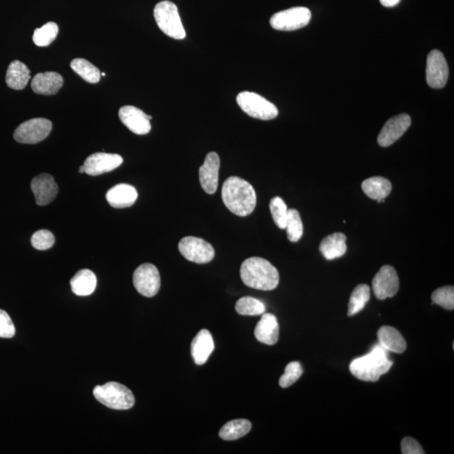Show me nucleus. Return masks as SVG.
Listing matches in <instances>:
<instances>
[{"label":"nucleus","instance_id":"obj_37","mask_svg":"<svg viewBox=\"0 0 454 454\" xmlns=\"http://www.w3.org/2000/svg\"><path fill=\"white\" fill-rule=\"evenodd\" d=\"M15 334V327L7 312L0 310V338H11Z\"/></svg>","mask_w":454,"mask_h":454},{"label":"nucleus","instance_id":"obj_2","mask_svg":"<svg viewBox=\"0 0 454 454\" xmlns=\"http://www.w3.org/2000/svg\"><path fill=\"white\" fill-rule=\"evenodd\" d=\"M241 279L246 286L259 290H273L279 283V272L265 258L253 257L246 259L240 269Z\"/></svg>","mask_w":454,"mask_h":454},{"label":"nucleus","instance_id":"obj_16","mask_svg":"<svg viewBox=\"0 0 454 454\" xmlns=\"http://www.w3.org/2000/svg\"><path fill=\"white\" fill-rule=\"evenodd\" d=\"M219 170L220 157L217 152L208 154L204 164L198 170V177L201 187L205 193L213 194L217 192L219 183Z\"/></svg>","mask_w":454,"mask_h":454},{"label":"nucleus","instance_id":"obj_26","mask_svg":"<svg viewBox=\"0 0 454 454\" xmlns=\"http://www.w3.org/2000/svg\"><path fill=\"white\" fill-rule=\"evenodd\" d=\"M72 292L79 297H88L94 293L97 285V278L91 270L82 269L78 272L70 281Z\"/></svg>","mask_w":454,"mask_h":454},{"label":"nucleus","instance_id":"obj_29","mask_svg":"<svg viewBox=\"0 0 454 454\" xmlns=\"http://www.w3.org/2000/svg\"><path fill=\"white\" fill-rule=\"evenodd\" d=\"M370 299V288L367 285H359L355 288L348 303V316L358 314L363 310Z\"/></svg>","mask_w":454,"mask_h":454},{"label":"nucleus","instance_id":"obj_15","mask_svg":"<svg viewBox=\"0 0 454 454\" xmlns=\"http://www.w3.org/2000/svg\"><path fill=\"white\" fill-rule=\"evenodd\" d=\"M119 117L121 123L136 135H146L151 131L152 125L150 120L152 119V117L147 115L139 108L132 107V105L121 107L119 111Z\"/></svg>","mask_w":454,"mask_h":454},{"label":"nucleus","instance_id":"obj_18","mask_svg":"<svg viewBox=\"0 0 454 454\" xmlns=\"http://www.w3.org/2000/svg\"><path fill=\"white\" fill-rule=\"evenodd\" d=\"M63 85L62 75L56 72H40L31 81V88L36 94L54 95Z\"/></svg>","mask_w":454,"mask_h":454},{"label":"nucleus","instance_id":"obj_41","mask_svg":"<svg viewBox=\"0 0 454 454\" xmlns=\"http://www.w3.org/2000/svg\"><path fill=\"white\" fill-rule=\"evenodd\" d=\"M101 75H102V76H105V75H105V72H102V74H101Z\"/></svg>","mask_w":454,"mask_h":454},{"label":"nucleus","instance_id":"obj_35","mask_svg":"<svg viewBox=\"0 0 454 454\" xmlns=\"http://www.w3.org/2000/svg\"><path fill=\"white\" fill-rule=\"evenodd\" d=\"M303 374L302 364L299 362H291L288 363L285 368V374L279 379V385L282 388H288L297 382Z\"/></svg>","mask_w":454,"mask_h":454},{"label":"nucleus","instance_id":"obj_36","mask_svg":"<svg viewBox=\"0 0 454 454\" xmlns=\"http://www.w3.org/2000/svg\"><path fill=\"white\" fill-rule=\"evenodd\" d=\"M34 249L43 251L50 249L55 243V237L49 230H40L33 234L31 239Z\"/></svg>","mask_w":454,"mask_h":454},{"label":"nucleus","instance_id":"obj_34","mask_svg":"<svg viewBox=\"0 0 454 454\" xmlns=\"http://www.w3.org/2000/svg\"><path fill=\"white\" fill-rule=\"evenodd\" d=\"M433 304H437L446 310L453 311L454 308L453 286L441 287L432 295Z\"/></svg>","mask_w":454,"mask_h":454},{"label":"nucleus","instance_id":"obj_19","mask_svg":"<svg viewBox=\"0 0 454 454\" xmlns=\"http://www.w3.org/2000/svg\"><path fill=\"white\" fill-rule=\"evenodd\" d=\"M255 338L266 345H274L279 340V325L276 316L263 313L254 330Z\"/></svg>","mask_w":454,"mask_h":454},{"label":"nucleus","instance_id":"obj_20","mask_svg":"<svg viewBox=\"0 0 454 454\" xmlns=\"http://www.w3.org/2000/svg\"><path fill=\"white\" fill-rule=\"evenodd\" d=\"M214 350V344L212 334L206 329L198 331L191 343V355L194 363L197 366H203L208 362Z\"/></svg>","mask_w":454,"mask_h":454},{"label":"nucleus","instance_id":"obj_17","mask_svg":"<svg viewBox=\"0 0 454 454\" xmlns=\"http://www.w3.org/2000/svg\"><path fill=\"white\" fill-rule=\"evenodd\" d=\"M31 188L34 194L36 204L40 206L50 204L58 193V186L54 178L48 173L36 176L31 181Z\"/></svg>","mask_w":454,"mask_h":454},{"label":"nucleus","instance_id":"obj_6","mask_svg":"<svg viewBox=\"0 0 454 454\" xmlns=\"http://www.w3.org/2000/svg\"><path fill=\"white\" fill-rule=\"evenodd\" d=\"M237 102L243 111L255 119L270 120L279 115L278 108L256 93L242 92L237 97Z\"/></svg>","mask_w":454,"mask_h":454},{"label":"nucleus","instance_id":"obj_38","mask_svg":"<svg viewBox=\"0 0 454 454\" xmlns=\"http://www.w3.org/2000/svg\"><path fill=\"white\" fill-rule=\"evenodd\" d=\"M401 453L403 454H424L425 451L418 441L413 437H405L401 441Z\"/></svg>","mask_w":454,"mask_h":454},{"label":"nucleus","instance_id":"obj_10","mask_svg":"<svg viewBox=\"0 0 454 454\" xmlns=\"http://www.w3.org/2000/svg\"><path fill=\"white\" fill-rule=\"evenodd\" d=\"M133 283L137 292L143 297H155L161 287L159 272L152 263H144L134 272Z\"/></svg>","mask_w":454,"mask_h":454},{"label":"nucleus","instance_id":"obj_28","mask_svg":"<svg viewBox=\"0 0 454 454\" xmlns=\"http://www.w3.org/2000/svg\"><path fill=\"white\" fill-rule=\"evenodd\" d=\"M71 68L81 78L89 84H97L100 82L101 72L98 68L89 63L84 58H76L72 60L70 64Z\"/></svg>","mask_w":454,"mask_h":454},{"label":"nucleus","instance_id":"obj_31","mask_svg":"<svg viewBox=\"0 0 454 454\" xmlns=\"http://www.w3.org/2000/svg\"><path fill=\"white\" fill-rule=\"evenodd\" d=\"M288 239L292 242H297L303 236V223L297 210H288L285 226Z\"/></svg>","mask_w":454,"mask_h":454},{"label":"nucleus","instance_id":"obj_21","mask_svg":"<svg viewBox=\"0 0 454 454\" xmlns=\"http://www.w3.org/2000/svg\"><path fill=\"white\" fill-rule=\"evenodd\" d=\"M139 197L136 189L127 184L114 186L107 194V200L114 208H127L135 204Z\"/></svg>","mask_w":454,"mask_h":454},{"label":"nucleus","instance_id":"obj_1","mask_svg":"<svg viewBox=\"0 0 454 454\" xmlns=\"http://www.w3.org/2000/svg\"><path fill=\"white\" fill-rule=\"evenodd\" d=\"M222 201L230 212L245 217L253 212L257 196L252 185L239 177H230L223 184Z\"/></svg>","mask_w":454,"mask_h":454},{"label":"nucleus","instance_id":"obj_30","mask_svg":"<svg viewBox=\"0 0 454 454\" xmlns=\"http://www.w3.org/2000/svg\"><path fill=\"white\" fill-rule=\"evenodd\" d=\"M59 28L55 22H48L42 27L36 29L33 34V42L38 47L49 46L58 36Z\"/></svg>","mask_w":454,"mask_h":454},{"label":"nucleus","instance_id":"obj_40","mask_svg":"<svg viewBox=\"0 0 454 454\" xmlns=\"http://www.w3.org/2000/svg\"><path fill=\"white\" fill-rule=\"evenodd\" d=\"M79 173H84V166H81V167L79 168Z\"/></svg>","mask_w":454,"mask_h":454},{"label":"nucleus","instance_id":"obj_25","mask_svg":"<svg viewBox=\"0 0 454 454\" xmlns=\"http://www.w3.org/2000/svg\"><path fill=\"white\" fill-rule=\"evenodd\" d=\"M362 189L366 196L373 200L384 202V198L391 192L392 185L387 178L372 177L363 182Z\"/></svg>","mask_w":454,"mask_h":454},{"label":"nucleus","instance_id":"obj_32","mask_svg":"<svg viewBox=\"0 0 454 454\" xmlns=\"http://www.w3.org/2000/svg\"><path fill=\"white\" fill-rule=\"evenodd\" d=\"M236 311L242 315H260L265 313V304L256 298L245 297L239 299L236 304Z\"/></svg>","mask_w":454,"mask_h":454},{"label":"nucleus","instance_id":"obj_8","mask_svg":"<svg viewBox=\"0 0 454 454\" xmlns=\"http://www.w3.org/2000/svg\"><path fill=\"white\" fill-rule=\"evenodd\" d=\"M52 123L45 118H34L20 124L14 133L19 143L36 144L46 139L52 132Z\"/></svg>","mask_w":454,"mask_h":454},{"label":"nucleus","instance_id":"obj_9","mask_svg":"<svg viewBox=\"0 0 454 454\" xmlns=\"http://www.w3.org/2000/svg\"><path fill=\"white\" fill-rule=\"evenodd\" d=\"M178 250L187 260L198 265H205L213 260L214 249L204 239L186 237L178 243Z\"/></svg>","mask_w":454,"mask_h":454},{"label":"nucleus","instance_id":"obj_12","mask_svg":"<svg viewBox=\"0 0 454 454\" xmlns=\"http://www.w3.org/2000/svg\"><path fill=\"white\" fill-rule=\"evenodd\" d=\"M372 285L376 298L385 299L394 297L400 288L398 275L394 267L390 265L381 267L373 279Z\"/></svg>","mask_w":454,"mask_h":454},{"label":"nucleus","instance_id":"obj_5","mask_svg":"<svg viewBox=\"0 0 454 454\" xmlns=\"http://www.w3.org/2000/svg\"><path fill=\"white\" fill-rule=\"evenodd\" d=\"M153 14L157 26L165 35L176 40L185 38L186 32L175 3L167 0L157 3Z\"/></svg>","mask_w":454,"mask_h":454},{"label":"nucleus","instance_id":"obj_4","mask_svg":"<svg viewBox=\"0 0 454 454\" xmlns=\"http://www.w3.org/2000/svg\"><path fill=\"white\" fill-rule=\"evenodd\" d=\"M93 394L99 402L114 410H129L135 404L132 391L117 382L97 385Z\"/></svg>","mask_w":454,"mask_h":454},{"label":"nucleus","instance_id":"obj_33","mask_svg":"<svg viewBox=\"0 0 454 454\" xmlns=\"http://www.w3.org/2000/svg\"><path fill=\"white\" fill-rule=\"evenodd\" d=\"M269 208L275 224L277 225L279 229H285L288 208L283 198L278 196L272 198Z\"/></svg>","mask_w":454,"mask_h":454},{"label":"nucleus","instance_id":"obj_13","mask_svg":"<svg viewBox=\"0 0 454 454\" xmlns=\"http://www.w3.org/2000/svg\"><path fill=\"white\" fill-rule=\"evenodd\" d=\"M123 163V158L118 154L96 152L88 157L83 166L88 175L98 176L113 171Z\"/></svg>","mask_w":454,"mask_h":454},{"label":"nucleus","instance_id":"obj_39","mask_svg":"<svg viewBox=\"0 0 454 454\" xmlns=\"http://www.w3.org/2000/svg\"><path fill=\"white\" fill-rule=\"evenodd\" d=\"M381 5L384 7L391 8L398 5L400 0H379Z\"/></svg>","mask_w":454,"mask_h":454},{"label":"nucleus","instance_id":"obj_14","mask_svg":"<svg viewBox=\"0 0 454 454\" xmlns=\"http://www.w3.org/2000/svg\"><path fill=\"white\" fill-rule=\"evenodd\" d=\"M412 119L407 114H400L392 117L384 125L379 134L378 143L380 147L387 148L395 143L411 127Z\"/></svg>","mask_w":454,"mask_h":454},{"label":"nucleus","instance_id":"obj_27","mask_svg":"<svg viewBox=\"0 0 454 454\" xmlns=\"http://www.w3.org/2000/svg\"><path fill=\"white\" fill-rule=\"evenodd\" d=\"M251 428H252V424L249 420H233L223 425L219 432V436L221 439L226 441L237 440L246 436L250 432Z\"/></svg>","mask_w":454,"mask_h":454},{"label":"nucleus","instance_id":"obj_24","mask_svg":"<svg viewBox=\"0 0 454 454\" xmlns=\"http://www.w3.org/2000/svg\"><path fill=\"white\" fill-rule=\"evenodd\" d=\"M30 79L31 72L25 63L15 60L9 65L6 78L8 87L22 91L26 87Z\"/></svg>","mask_w":454,"mask_h":454},{"label":"nucleus","instance_id":"obj_11","mask_svg":"<svg viewBox=\"0 0 454 454\" xmlns=\"http://www.w3.org/2000/svg\"><path fill=\"white\" fill-rule=\"evenodd\" d=\"M449 70L447 60L439 50L429 52L425 68V78L430 87L443 88L448 82Z\"/></svg>","mask_w":454,"mask_h":454},{"label":"nucleus","instance_id":"obj_3","mask_svg":"<svg viewBox=\"0 0 454 454\" xmlns=\"http://www.w3.org/2000/svg\"><path fill=\"white\" fill-rule=\"evenodd\" d=\"M393 362L389 359L387 351L378 344L370 354L352 360L350 370L357 379L366 382H376L391 370Z\"/></svg>","mask_w":454,"mask_h":454},{"label":"nucleus","instance_id":"obj_22","mask_svg":"<svg viewBox=\"0 0 454 454\" xmlns=\"http://www.w3.org/2000/svg\"><path fill=\"white\" fill-rule=\"evenodd\" d=\"M379 345L389 352L402 354L407 350V342L396 328L384 326L378 331Z\"/></svg>","mask_w":454,"mask_h":454},{"label":"nucleus","instance_id":"obj_7","mask_svg":"<svg viewBox=\"0 0 454 454\" xmlns=\"http://www.w3.org/2000/svg\"><path fill=\"white\" fill-rule=\"evenodd\" d=\"M311 19V12L308 8L294 7L272 16L270 25L277 31H292L306 26Z\"/></svg>","mask_w":454,"mask_h":454},{"label":"nucleus","instance_id":"obj_23","mask_svg":"<svg viewBox=\"0 0 454 454\" xmlns=\"http://www.w3.org/2000/svg\"><path fill=\"white\" fill-rule=\"evenodd\" d=\"M347 237L343 233H336L323 239L320 251L327 260L343 257L347 252Z\"/></svg>","mask_w":454,"mask_h":454}]
</instances>
